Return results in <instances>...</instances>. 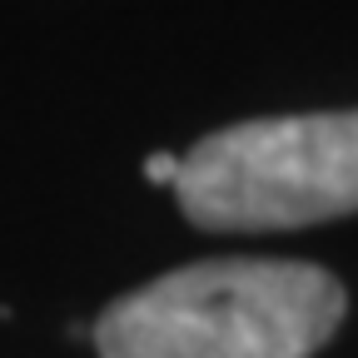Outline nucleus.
I'll list each match as a JSON object with an SVG mask.
<instances>
[{"mask_svg":"<svg viewBox=\"0 0 358 358\" xmlns=\"http://www.w3.org/2000/svg\"><path fill=\"white\" fill-rule=\"evenodd\" d=\"M348 294L319 264L209 259L115 299L95 319L100 358H313Z\"/></svg>","mask_w":358,"mask_h":358,"instance_id":"nucleus-1","label":"nucleus"},{"mask_svg":"<svg viewBox=\"0 0 358 358\" xmlns=\"http://www.w3.org/2000/svg\"><path fill=\"white\" fill-rule=\"evenodd\" d=\"M179 209L194 229L259 234L358 214V110L244 120L179 155Z\"/></svg>","mask_w":358,"mask_h":358,"instance_id":"nucleus-2","label":"nucleus"},{"mask_svg":"<svg viewBox=\"0 0 358 358\" xmlns=\"http://www.w3.org/2000/svg\"><path fill=\"white\" fill-rule=\"evenodd\" d=\"M145 179H150V185H169L174 189V179H179V155H150L145 159Z\"/></svg>","mask_w":358,"mask_h":358,"instance_id":"nucleus-3","label":"nucleus"}]
</instances>
